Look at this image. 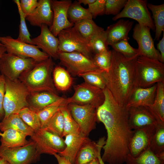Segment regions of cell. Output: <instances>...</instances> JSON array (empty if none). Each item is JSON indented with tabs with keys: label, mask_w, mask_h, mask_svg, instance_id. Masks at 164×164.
<instances>
[{
	"label": "cell",
	"mask_w": 164,
	"mask_h": 164,
	"mask_svg": "<svg viewBox=\"0 0 164 164\" xmlns=\"http://www.w3.org/2000/svg\"><path fill=\"white\" fill-rule=\"evenodd\" d=\"M63 117L60 109L50 118L43 128L63 138Z\"/></svg>",
	"instance_id": "d590c367"
},
{
	"label": "cell",
	"mask_w": 164,
	"mask_h": 164,
	"mask_svg": "<svg viewBox=\"0 0 164 164\" xmlns=\"http://www.w3.org/2000/svg\"><path fill=\"white\" fill-rule=\"evenodd\" d=\"M74 89L73 95L66 98L68 104H89L97 108L104 101L105 97L103 90L85 82L74 86Z\"/></svg>",
	"instance_id": "9c48e42d"
},
{
	"label": "cell",
	"mask_w": 164,
	"mask_h": 164,
	"mask_svg": "<svg viewBox=\"0 0 164 164\" xmlns=\"http://www.w3.org/2000/svg\"><path fill=\"white\" fill-rule=\"evenodd\" d=\"M106 1L95 0L94 2L88 5L87 9L93 18H95L98 15L105 14Z\"/></svg>",
	"instance_id": "f6af8a7d"
},
{
	"label": "cell",
	"mask_w": 164,
	"mask_h": 164,
	"mask_svg": "<svg viewBox=\"0 0 164 164\" xmlns=\"http://www.w3.org/2000/svg\"><path fill=\"white\" fill-rule=\"evenodd\" d=\"M58 59L60 64L65 67L73 76L100 70L94 64L92 59L79 53L59 52Z\"/></svg>",
	"instance_id": "7c38bea8"
},
{
	"label": "cell",
	"mask_w": 164,
	"mask_h": 164,
	"mask_svg": "<svg viewBox=\"0 0 164 164\" xmlns=\"http://www.w3.org/2000/svg\"><path fill=\"white\" fill-rule=\"evenodd\" d=\"M86 164H100V163L99 160L97 158Z\"/></svg>",
	"instance_id": "f5cc1de1"
},
{
	"label": "cell",
	"mask_w": 164,
	"mask_h": 164,
	"mask_svg": "<svg viewBox=\"0 0 164 164\" xmlns=\"http://www.w3.org/2000/svg\"><path fill=\"white\" fill-rule=\"evenodd\" d=\"M110 68L105 76L107 87L116 101L126 106L135 87V64L138 55L126 57L113 50Z\"/></svg>",
	"instance_id": "7a4b0ae2"
},
{
	"label": "cell",
	"mask_w": 164,
	"mask_h": 164,
	"mask_svg": "<svg viewBox=\"0 0 164 164\" xmlns=\"http://www.w3.org/2000/svg\"><path fill=\"white\" fill-rule=\"evenodd\" d=\"M127 0H106L105 14L117 15L124 7Z\"/></svg>",
	"instance_id": "ee69618b"
},
{
	"label": "cell",
	"mask_w": 164,
	"mask_h": 164,
	"mask_svg": "<svg viewBox=\"0 0 164 164\" xmlns=\"http://www.w3.org/2000/svg\"><path fill=\"white\" fill-rule=\"evenodd\" d=\"M133 24V22L121 19L108 26L105 30L108 45L112 46L125 39Z\"/></svg>",
	"instance_id": "7402d4cb"
},
{
	"label": "cell",
	"mask_w": 164,
	"mask_h": 164,
	"mask_svg": "<svg viewBox=\"0 0 164 164\" xmlns=\"http://www.w3.org/2000/svg\"><path fill=\"white\" fill-rule=\"evenodd\" d=\"M5 77L0 74V119L3 118L5 115L3 104L5 91Z\"/></svg>",
	"instance_id": "7dc6e473"
},
{
	"label": "cell",
	"mask_w": 164,
	"mask_h": 164,
	"mask_svg": "<svg viewBox=\"0 0 164 164\" xmlns=\"http://www.w3.org/2000/svg\"><path fill=\"white\" fill-rule=\"evenodd\" d=\"M73 27L84 38L89 41L104 30L98 26L92 19H87L78 21Z\"/></svg>",
	"instance_id": "f1b7e54d"
},
{
	"label": "cell",
	"mask_w": 164,
	"mask_h": 164,
	"mask_svg": "<svg viewBox=\"0 0 164 164\" xmlns=\"http://www.w3.org/2000/svg\"><path fill=\"white\" fill-rule=\"evenodd\" d=\"M149 107L161 121L164 122V82L157 83L155 99L153 104Z\"/></svg>",
	"instance_id": "e575fe53"
},
{
	"label": "cell",
	"mask_w": 164,
	"mask_h": 164,
	"mask_svg": "<svg viewBox=\"0 0 164 164\" xmlns=\"http://www.w3.org/2000/svg\"><path fill=\"white\" fill-rule=\"evenodd\" d=\"M67 15L69 21L73 24L82 20L92 19L93 18L88 9L83 7L81 4L76 0L72 2L70 6Z\"/></svg>",
	"instance_id": "d6a6232c"
},
{
	"label": "cell",
	"mask_w": 164,
	"mask_h": 164,
	"mask_svg": "<svg viewBox=\"0 0 164 164\" xmlns=\"http://www.w3.org/2000/svg\"><path fill=\"white\" fill-rule=\"evenodd\" d=\"M157 126H150L133 130L129 143V154L132 157H136L149 148Z\"/></svg>",
	"instance_id": "e0dca14e"
},
{
	"label": "cell",
	"mask_w": 164,
	"mask_h": 164,
	"mask_svg": "<svg viewBox=\"0 0 164 164\" xmlns=\"http://www.w3.org/2000/svg\"><path fill=\"white\" fill-rule=\"evenodd\" d=\"M53 18L51 0H39L35 10L27 16L26 19L33 26L40 27L42 25L45 24L50 28L52 25Z\"/></svg>",
	"instance_id": "ffe728a7"
},
{
	"label": "cell",
	"mask_w": 164,
	"mask_h": 164,
	"mask_svg": "<svg viewBox=\"0 0 164 164\" xmlns=\"http://www.w3.org/2000/svg\"><path fill=\"white\" fill-rule=\"evenodd\" d=\"M89 42L92 52L94 54L109 50L104 30L93 37Z\"/></svg>",
	"instance_id": "60d3db41"
},
{
	"label": "cell",
	"mask_w": 164,
	"mask_h": 164,
	"mask_svg": "<svg viewBox=\"0 0 164 164\" xmlns=\"http://www.w3.org/2000/svg\"><path fill=\"white\" fill-rule=\"evenodd\" d=\"M147 0H127L122 11L112 19L115 21L124 18L132 19L137 21L138 24L147 26L155 31L153 21L147 7Z\"/></svg>",
	"instance_id": "ba28073f"
},
{
	"label": "cell",
	"mask_w": 164,
	"mask_h": 164,
	"mask_svg": "<svg viewBox=\"0 0 164 164\" xmlns=\"http://www.w3.org/2000/svg\"><path fill=\"white\" fill-rule=\"evenodd\" d=\"M67 105L66 98L61 97L59 100L36 112L40 121L41 128L44 127L49 120L59 109Z\"/></svg>",
	"instance_id": "1f68e13d"
},
{
	"label": "cell",
	"mask_w": 164,
	"mask_h": 164,
	"mask_svg": "<svg viewBox=\"0 0 164 164\" xmlns=\"http://www.w3.org/2000/svg\"><path fill=\"white\" fill-rule=\"evenodd\" d=\"M9 128L21 131L27 136L33 135L34 131L22 119L18 113L10 114L0 122V130L2 132Z\"/></svg>",
	"instance_id": "4316f807"
},
{
	"label": "cell",
	"mask_w": 164,
	"mask_h": 164,
	"mask_svg": "<svg viewBox=\"0 0 164 164\" xmlns=\"http://www.w3.org/2000/svg\"><path fill=\"white\" fill-rule=\"evenodd\" d=\"M17 6L20 18L19 35L17 39L21 41L32 45L31 35L27 29L26 22V16L22 12L20 6L19 0L14 1Z\"/></svg>",
	"instance_id": "ab89813d"
},
{
	"label": "cell",
	"mask_w": 164,
	"mask_h": 164,
	"mask_svg": "<svg viewBox=\"0 0 164 164\" xmlns=\"http://www.w3.org/2000/svg\"><path fill=\"white\" fill-rule=\"evenodd\" d=\"M67 106L73 118L79 125L81 133L88 136L90 132L95 128L96 123L98 121L97 108L89 104H69Z\"/></svg>",
	"instance_id": "5bb4252c"
},
{
	"label": "cell",
	"mask_w": 164,
	"mask_h": 164,
	"mask_svg": "<svg viewBox=\"0 0 164 164\" xmlns=\"http://www.w3.org/2000/svg\"><path fill=\"white\" fill-rule=\"evenodd\" d=\"M52 74L53 83L56 89L61 91H65L72 86L73 78L64 68L60 66L55 67Z\"/></svg>",
	"instance_id": "f546056e"
},
{
	"label": "cell",
	"mask_w": 164,
	"mask_h": 164,
	"mask_svg": "<svg viewBox=\"0 0 164 164\" xmlns=\"http://www.w3.org/2000/svg\"><path fill=\"white\" fill-rule=\"evenodd\" d=\"M125 162L126 164H164V154H156L149 148L136 157L128 154Z\"/></svg>",
	"instance_id": "83f0119b"
},
{
	"label": "cell",
	"mask_w": 164,
	"mask_h": 164,
	"mask_svg": "<svg viewBox=\"0 0 164 164\" xmlns=\"http://www.w3.org/2000/svg\"><path fill=\"white\" fill-rule=\"evenodd\" d=\"M37 62L31 58L5 53L0 60V74L12 80H18L23 72L32 68Z\"/></svg>",
	"instance_id": "52a82bcc"
},
{
	"label": "cell",
	"mask_w": 164,
	"mask_h": 164,
	"mask_svg": "<svg viewBox=\"0 0 164 164\" xmlns=\"http://www.w3.org/2000/svg\"><path fill=\"white\" fill-rule=\"evenodd\" d=\"M135 87H150L164 82V63L159 61L138 56L135 64Z\"/></svg>",
	"instance_id": "277c9868"
},
{
	"label": "cell",
	"mask_w": 164,
	"mask_h": 164,
	"mask_svg": "<svg viewBox=\"0 0 164 164\" xmlns=\"http://www.w3.org/2000/svg\"><path fill=\"white\" fill-rule=\"evenodd\" d=\"M18 114L23 121L34 132L41 128L40 121L36 112L28 107L22 108Z\"/></svg>",
	"instance_id": "74e56055"
},
{
	"label": "cell",
	"mask_w": 164,
	"mask_h": 164,
	"mask_svg": "<svg viewBox=\"0 0 164 164\" xmlns=\"http://www.w3.org/2000/svg\"><path fill=\"white\" fill-rule=\"evenodd\" d=\"M27 136L19 131L11 128L0 132L1 145L9 148H16L24 146L30 141L26 139Z\"/></svg>",
	"instance_id": "484cf974"
},
{
	"label": "cell",
	"mask_w": 164,
	"mask_h": 164,
	"mask_svg": "<svg viewBox=\"0 0 164 164\" xmlns=\"http://www.w3.org/2000/svg\"><path fill=\"white\" fill-rule=\"evenodd\" d=\"M158 50L160 55V62L164 63V31L163 32V36L159 42L157 44Z\"/></svg>",
	"instance_id": "c3c4849f"
},
{
	"label": "cell",
	"mask_w": 164,
	"mask_h": 164,
	"mask_svg": "<svg viewBox=\"0 0 164 164\" xmlns=\"http://www.w3.org/2000/svg\"><path fill=\"white\" fill-rule=\"evenodd\" d=\"M147 7L152 15L155 27V39L158 40L164 31V4L156 5L149 3Z\"/></svg>",
	"instance_id": "4dcf8cb0"
},
{
	"label": "cell",
	"mask_w": 164,
	"mask_h": 164,
	"mask_svg": "<svg viewBox=\"0 0 164 164\" xmlns=\"http://www.w3.org/2000/svg\"><path fill=\"white\" fill-rule=\"evenodd\" d=\"M103 90L104 100L97 109L98 121L103 124L107 134L101 159L110 164H123L129 153L133 132L129 124L128 109L119 104L107 87Z\"/></svg>",
	"instance_id": "6da1fadb"
},
{
	"label": "cell",
	"mask_w": 164,
	"mask_h": 164,
	"mask_svg": "<svg viewBox=\"0 0 164 164\" xmlns=\"http://www.w3.org/2000/svg\"><path fill=\"white\" fill-rule=\"evenodd\" d=\"M40 27V35L31 39L32 45L41 49L49 57L54 59H58L59 41L58 38L52 33L46 25L43 24Z\"/></svg>",
	"instance_id": "d6986e66"
},
{
	"label": "cell",
	"mask_w": 164,
	"mask_h": 164,
	"mask_svg": "<svg viewBox=\"0 0 164 164\" xmlns=\"http://www.w3.org/2000/svg\"><path fill=\"white\" fill-rule=\"evenodd\" d=\"M65 147L58 154L74 164L75 159L78 151L82 146L90 139L81 133L70 134L65 136Z\"/></svg>",
	"instance_id": "cb8c5ba5"
},
{
	"label": "cell",
	"mask_w": 164,
	"mask_h": 164,
	"mask_svg": "<svg viewBox=\"0 0 164 164\" xmlns=\"http://www.w3.org/2000/svg\"><path fill=\"white\" fill-rule=\"evenodd\" d=\"M111 50L94 54L93 61L96 66L99 69L107 72L111 66Z\"/></svg>",
	"instance_id": "b9f144b4"
},
{
	"label": "cell",
	"mask_w": 164,
	"mask_h": 164,
	"mask_svg": "<svg viewBox=\"0 0 164 164\" xmlns=\"http://www.w3.org/2000/svg\"><path fill=\"white\" fill-rule=\"evenodd\" d=\"M6 52L5 46L3 44H0V60L3 55Z\"/></svg>",
	"instance_id": "816d5d0a"
},
{
	"label": "cell",
	"mask_w": 164,
	"mask_h": 164,
	"mask_svg": "<svg viewBox=\"0 0 164 164\" xmlns=\"http://www.w3.org/2000/svg\"><path fill=\"white\" fill-rule=\"evenodd\" d=\"M157 84L146 88L135 87L126 104L127 108L139 106H151L156 96Z\"/></svg>",
	"instance_id": "44dd1931"
},
{
	"label": "cell",
	"mask_w": 164,
	"mask_h": 164,
	"mask_svg": "<svg viewBox=\"0 0 164 164\" xmlns=\"http://www.w3.org/2000/svg\"><path fill=\"white\" fill-rule=\"evenodd\" d=\"M54 65L52 58L50 57L23 72L19 79L30 93L46 91L58 95L52 77Z\"/></svg>",
	"instance_id": "3957f363"
},
{
	"label": "cell",
	"mask_w": 164,
	"mask_h": 164,
	"mask_svg": "<svg viewBox=\"0 0 164 164\" xmlns=\"http://www.w3.org/2000/svg\"><path fill=\"white\" fill-rule=\"evenodd\" d=\"M67 106H64L60 108L64 119L63 137L69 134L81 133L79 125L72 116Z\"/></svg>",
	"instance_id": "8d00e7d4"
},
{
	"label": "cell",
	"mask_w": 164,
	"mask_h": 164,
	"mask_svg": "<svg viewBox=\"0 0 164 164\" xmlns=\"http://www.w3.org/2000/svg\"><path fill=\"white\" fill-rule=\"evenodd\" d=\"M128 109L129 124L132 130L164 124L149 107L139 106Z\"/></svg>",
	"instance_id": "2e32d148"
},
{
	"label": "cell",
	"mask_w": 164,
	"mask_h": 164,
	"mask_svg": "<svg viewBox=\"0 0 164 164\" xmlns=\"http://www.w3.org/2000/svg\"><path fill=\"white\" fill-rule=\"evenodd\" d=\"M101 151L99 152L97 156V158L99 160L100 164H105L104 162L101 159Z\"/></svg>",
	"instance_id": "db71d44e"
},
{
	"label": "cell",
	"mask_w": 164,
	"mask_h": 164,
	"mask_svg": "<svg viewBox=\"0 0 164 164\" xmlns=\"http://www.w3.org/2000/svg\"><path fill=\"white\" fill-rule=\"evenodd\" d=\"M0 42L5 46L8 53L23 58H31L38 62L45 60L50 57L37 46L13 39L10 36H0Z\"/></svg>",
	"instance_id": "30bf717a"
},
{
	"label": "cell",
	"mask_w": 164,
	"mask_h": 164,
	"mask_svg": "<svg viewBox=\"0 0 164 164\" xmlns=\"http://www.w3.org/2000/svg\"><path fill=\"white\" fill-rule=\"evenodd\" d=\"M36 149L40 154L53 155L63 151L65 147L63 138L41 128L35 131L30 137Z\"/></svg>",
	"instance_id": "4fadbf2b"
},
{
	"label": "cell",
	"mask_w": 164,
	"mask_h": 164,
	"mask_svg": "<svg viewBox=\"0 0 164 164\" xmlns=\"http://www.w3.org/2000/svg\"><path fill=\"white\" fill-rule=\"evenodd\" d=\"M77 1L80 3L83 4L84 5H89L94 2L95 0H78Z\"/></svg>",
	"instance_id": "f907efd6"
},
{
	"label": "cell",
	"mask_w": 164,
	"mask_h": 164,
	"mask_svg": "<svg viewBox=\"0 0 164 164\" xmlns=\"http://www.w3.org/2000/svg\"><path fill=\"white\" fill-rule=\"evenodd\" d=\"M0 164H9L4 159L0 156Z\"/></svg>",
	"instance_id": "11a10c76"
},
{
	"label": "cell",
	"mask_w": 164,
	"mask_h": 164,
	"mask_svg": "<svg viewBox=\"0 0 164 164\" xmlns=\"http://www.w3.org/2000/svg\"><path fill=\"white\" fill-rule=\"evenodd\" d=\"M111 46L113 50L126 57L131 58L138 55V49L134 48L130 45L128 39L121 41Z\"/></svg>",
	"instance_id": "7bdbcfd3"
},
{
	"label": "cell",
	"mask_w": 164,
	"mask_h": 164,
	"mask_svg": "<svg viewBox=\"0 0 164 164\" xmlns=\"http://www.w3.org/2000/svg\"><path fill=\"white\" fill-rule=\"evenodd\" d=\"M40 155L32 140L26 145L16 148L0 145V156L9 164H31L39 160Z\"/></svg>",
	"instance_id": "8fae6325"
},
{
	"label": "cell",
	"mask_w": 164,
	"mask_h": 164,
	"mask_svg": "<svg viewBox=\"0 0 164 164\" xmlns=\"http://www.w3.org/2000/svg\"><path fill=\"white\" fill-rule=\"evenodd\" d=\"M53 155L56 159L58 164H72L69 160L58 154H55Z\"/></svg>",
	"instance_id": "681fc988"
},
{
	"label": "cell",
	"mask_w": 164,
	"mask_h": 164,
	"mask_svg": "<svg viewBox=\"0 0 164 164\" xmlns=\"http://www.w3.org/2000/svg\"><path fill=\"white\" fill-rule=\"evenodd\" d=\"M105 137L100 138L97 143L89 140L84 144L77 152L74 164H86L97 158L98 154L105 145Z\"/></svg>",
	"instance_id": "603a6c76"
},
{
	"label": "cell",
	"mask_w": 164,
	"mask_h": 164,
	"mask_svg": "<svg viewBox=\"0 0 164 164\" xmlns=\"http://www.w3.org/2000/svg\"><path fill=\"white\" fill-rule=\"evenodd\" d=\"M105 71L101 70L90 71L79 75L84 82L96 87L104 90L107 87Z\"/></svg>",
	"instance_id": "836d02e7"
},
{
	"label": "cell",
	"mask_w": 164,
	"mask_h": 164,
	"mask_svg": "<svg viewBox=\"0 0 164 164\" xmlns=\"http://www.w3.org/2000/svg\"><path fill=\"white\" fill-rule=\"evenodd\" d=\"M5 79L3 118L11 114L18 113L22 108L29 107L27 99L31 93L19 79L12 80L5 77Z\"/></svg>",
	"instance_id": "5b68a950"
},
{
	"label": "cell",
	"mask_w": 164,
	"mask_h": 164,
	"mask_svg": "<svg viewBox=\"0 0 164 164\" xmlns=\"http://www.w3.org/2000/svg\"><path fill=\"white\" fill-rule=\"evenodd\" d=\"M19 2L21 9L26 16L32 13L38 4L37 0H21Z\"/></svg>",
	"instance_id": "bcb514c9"
},
{
	"label": "cell",
	"mask_w": 164,
	"mask_h": 164,
	"mask_svg": "<svg viewBox=\"0 0 164 164\" xmlns=\"http://www.w3.org/2000/svg\"><path fill=\"white\" fill-rule=\"evenodd\" d=\"M72 2L71 0H51L53 18L52 25L49 28L56 37L62 30L73 26L74 24L68 20L67 15Z\"/></svg>",
	"instance_id": "ac0fdd59"
},
{
	"label": "cell",
	"mask_w": 164,
	"mask_h": 164,
	"mask_svg": "<svg viewBox=\"0 0 164 164\" xmlns=\"http://www.w3.org/2000/svg\"><path fill=\"white\" fill-rule=\"evenodd\" d=\"M2 44L0 42V44Z\"/></svg>",
	"instance_id": "9f6ffc18"
},
{
	"label": "cell",
	"mask_w": 164,
	"mask_h": 164,
	"mask_svg": "<svg viewBox=\"0 0 164 164\" xmlns=\"http://www.w3.org/2000/svg\"><path fill=\"white\" fill-rule=\"evenodd\" d=\"M149 149L156 154H164V124H161L157 127Z\"/></svg>",
	"instance_id": "f35d334b"
},
{
	"label": "cell",
	"mask_w": 164,
	"mask_h": 164,
	"mask_svg": "<svg viewBox=\"0 0 164 164\" xmlns=\"http://www.w3.org/2000/svg\"><path fill=\"white\" fill-rule=\"evenodd\" d=\"M59 52H77L93 59V52L89 41L73 26L61 31L58 34Z\"/></svg>",
	"instance_id": "8992f818"
},
{
	"label": "cell",
	"mask_w": 164,
	"mask_h": 164,
	"mask_svg": "<svg viewBox=\"0 0 164 164\" xmlns=\"http://www.w3.org/2000/svg\"><path fill=\"white\" fill-rule=\"evenodd\" d=\"M61 97L58 95L46 91L31 93L27 99L28 107L36 112Z\"/></svg>",
	"instance_id": "d4e9b609"
},
{
	"label": "cell",
	"mask_w": 164,
	"mask_h": 164,
	"mask_svg": "<svg viewBox=\"0 0 164 164\" xmlns=\"http://www.w3.org/2000/svg\"><path fill=\"white\" fill-rule=\"evenodd\" d=\"M150 29L147 26L136 24L133 29L132 37L137 42L139 56L156 60L160 62V55L154 46Z\"/></svg>",
	"instance_id": "9a60e30c"
}]
</instances>
